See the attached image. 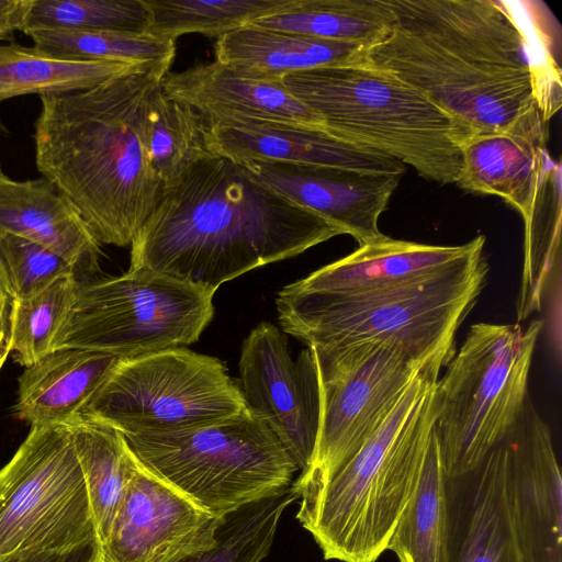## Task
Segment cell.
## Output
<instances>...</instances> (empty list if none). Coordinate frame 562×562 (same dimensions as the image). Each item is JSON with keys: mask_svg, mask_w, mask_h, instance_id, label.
Segmentation results:
<instances>
[{"mask_svg": "<svg viewBox=\"0 0 562 562\" xmlns=\"http://www.w3.org/2000/svg\"><path fill=\"white\" fill-rule=\"evenodd\" d=\"M340 231L209 153L164 187L131 244L146 268L215 292L247 271L295 257Z\"/></svg>", "mask_w": 562, "mask_h": 562, "instance_id": "1", "label": "cell"}, {"mask_svg": "<svg viewBox=\"0 0 562 562\" xmlns=\"http://www.w3.org/2000/svg\"><path fill=\"white\" fill-rule=\"evenodd\" d=\"M385 3L391 27L362 64L415 89L472 135L504 130L536 104L529 42L506 0Z\"/></svg>", "mask_w": 562, "mask_h": 562, "instance_id": "2", "label": "cell"}, {"mask_svg": "<svg viewBox=\"0 0 562 562\" xmlns=\"http://www.w3.org/2000/svg\"><path fill=\"white\" fill-rule=\"evenodd\" d=\"M167 72L149 66L90 89L40 95L37 170L100 244L131 245L162 194L146 148L143 110Z\"/></svg>", "mask_w": 562, "mask_h": 562, "instance_id": "3", "label": "cell"}, {"mask_svg": "<svg viewBox=\"0 0 562 562\" xmlns=\"http://www.w3.org/2000/svg\"><path fill=\"white\" fill-rule=\"evenodd\" d=\"M442 368L423 370L356 454L325 482L300 491L296 518L326 560L376 562L389 549L423 470Z\"/></svg>", "mask_w": 562, "mask_h": 562, "instance_id": "4", "label": "cell"}, {"mask_svg": "<svg viewBox=\"0 0 562 562\" xmlns=\"http://www.w3.org/2000/svg\"><path fill=\"white\" fill-rule=\"evenodd\" d=\"M284 88L328 133L390 156L419 176L456 183L472 133L423 94L362 63L297 71Z\"/></svg>", "mask_w": 562, "mask_h": 562, "instance_id": "5", "label": "cell"}, {"mask_svg": "<svg viewBox=\"0 0 562 562\" xmlns=\"http://www.w3.org/2000/svg\"><path fill=\"white\" fill-rule=\"evenodd\" d=\"M542 325L474 324L446 364L434 390V430L448 480L472 473L520 417Z\"/></svg>", "mask_w": 562, "mask_h": 562, "instance_id": "6", "label": "cell"}, {"mask_svg": "<svg viewBox=\"0 0 562 562\" xmlns=\"http://www.w3.org/2000/svg\"><path fill=\"white\" fill-rule=\"evenodd\" d=\"M487 272L483 256L420 286L345 303L277 305L278 319L284 334L308 347L393 344L418 362L446 367Z\"/></svg>", "mask_w": 562, "mask_h": 562, "instance_id": "7", "label": "cell"}, {"mask_svg": "<svg viewBox=\"0 0 562 562\" xmlns=\"http://www.w3.org/2000/svg\"><path fill=\"white\" fill-rule=\"evenodd\" d=\"M124 437L149 472L216 517L290 485L299 471L269 426L247 409L194 429Z\"/></svg>", "mask_w": 562, "mask_h": 562, "instance_id": "8", "label": "cell"}, {"mask_svg": "<svg viewBox=\"0 0 562 562\" xmlns=\"http://www.w3.org/2000/svg\"><path fill=\"white\" fill-rule=\"evenodd\" d=\"M213 291L146 268L80 282L53 350L136 358L195 342L214 315Z\"/></svg>", "mask_w": 562, "mask_h": 562, "instance_id": "9", "label": "cell"}, {"mask_svg": "<svg viewBox=\"0 0 562 562\" xmlns=\"http://www.w3.org/2000/svg\"><path fill=\"white\" fill-rule=\"evenodd\" d=\"M246 412L220 359L184 347L122 359L79 419L123 435L165 434L216 424Z\"/></svg>", "mask_w": 562, "mask_h": 562, "instance_id": "10", "label": "cell"}, {"mask_svg": "<svg viewBox=\"0 0 562 562\" xmlns=\"http://www.w3.org/2000/svg\"><path fill=\"white\" fill-rule=\"evenodd\" d=\"M98 539L68 426H31L0 470V558Z\"/></svg>", "mask_w": 562, "mask_h": 562, "instance_id": "11", "label": "cell"}, {"mask_svg": "<svg viewBox=\"0 0 562 562\" xmlns=\"http://www.w3.org/2000/svg\"><path fill=\"white\" fill-rule=\"evenodd\" d=\"M311 348L319 420L311 465L293 481L299 491L325 482L356 454L423 370L445 367L418 362L393 344Z\"/></svg>", "mask_w": 562, "mask_h": 562, "instance_id": "12", "label": "cell"}, {"mask_svg": "<svg viewBox=\"0 0 562 562\" xmlns=\"http://www.w3.org/2000/svg\"><path fill=\"white\" fill-rule=\"evenodd\" d=\"M485 237L456 245H429L384 236L285 285L276 305H324L420 286L485 256Z\"/></svg>", "mask_w": 562, "mask_h": 562, "instance_id": "13", "label": "cell"}, {"mask_svg": "<svg viewBox=\"0 0 562 562\" xmlns=\"http://www.w3.org/2000/svg\"><path fill=\"white\" fill-rule=\"evenodd\" d=\"M238 387L246 409L269 426L304 473L314 456L319 420L313 349L306 346L294 361L285 335L271 323H260L243 341Z\"/></svg>", "mask_w": 562, "mask_h": 562, "instance_id": "14", "label": "cell"}, {"mask_svg": "<svg viewBox=\"0 0 562 562\" xmlns=\"http://www.w3.org/2000/svg\"><path fill=\"white\" fill-rule=\"evenodd\" d=\"M216 517L139 461L102 544L106 562H176L211 548Z\"/></svg>", "mask_w": 562, "mask_h": 562, "instance_id": "15", "label": "cell"}, {"mask_svg": "<svg viewBox=\"0 0 562 562\" xmlns=\"http://www.w3.org/2000/svg\"><path fill=\"white\" fill-rule=\"evenodd\" d=\"M513 521L524 562H562V481L551 430L530 398L503 438Z\"/></svg>", "mask_w": 562, "mask_h": 562, "instance_id": "16", "label": "cell"}, {"mask_svg": "<svg viewBox=\"0 0 562 562\" xmlns=\"http://www.w3.org/2000/svg\"><path fill=\"white\" fill-rule=\"evenodd\" d=\"M250 175L336 226L359 246L382 239L379 218L402 177L353 169L278 162L243 164Z\"/></svg>", "mask_w": 562, "mask_h": 562, "instance_id": "17", "label": "cell"}, {"mask_svg": "<svg viewBox=\"0 0 562 562\" xmlns=\"http://www.w3.org/2000/svg\"><path fill=\"white\" fill-rule=\"evenodd\" d=\"M206 146L236 164L278 161L340 167L402 177L406 166L323 127L271 120H226L206 124Z\"/></svg>", "mask_w": 562, "mask_h": 562, "instance_id": "18", "label": "cell"}, {"mask_svg": "<svg viewBox=\"0 0 562 562\" xmlns=\"http://www.w3.org/2000/svg\"><path fill=\"white\" fill-rule=\"evenodd\" d=\"M549 121L535 104L506 128L471 135L461 145L460 188L496 195L524 222L532 214L546 160Z\"/></svg>", "mask_w": 562, "mask_h": 562, "instance_id": "19", "label": "cell"}, {"mask_svg": "<svg viewBox=\"0 0 562 562\" xmlns=\"http://www.w3.org/2000/svg\"><path fill=\"white\" fill-rule=\"evenodd\" d=\"M161 88L170 98L196 111L206 124L250 119L323 127L282 81L246 77L217 60L181 72L169 71Z\"/></svg>", "mask_w": 562, "mask_h": 562, "instance_id": "20", "label": "cell"}, {"mask_svg": "<svg viewBox=\"0 0 562 562\" xmlns=\"http://www.w3.org/2000/svg\"><path fill=\"white\" fill-rule=\"evenodd\" d=\"M41 244L69 261L80 282L100 272V243L69 200L47 179L15 181L0 165V235Z\"/></svg>", "mask_w": 562, "mask_h": 562, "instance_id": "21", "label": "cell"}, {"mask_svg": "<svg viewBox=\"0 0 562 562\" xmlns=\"http://www.w3.org/2000/svg\"><path fill=\"white\" fill-rule=\"evenodd\" d=\"M122 359L81 348L52 350L19 376L15 416L31 426L72 425Z\"/></svg>", "mask_w": 562, "mask_h": 562, "instance_id": "22", "label": "cell"}, {"mask_svg": "<svg viewBox=\"0 0 562 562\" xmlns=\"http://www.w3.org/2000/svg\"><path fill=\"white\" fill-rule=\"evenodd\" d=\"M366 47L297 33L244 25L217 37L216 60L246 77L282 81L308 69L363 61Z\"/></svg>", "mask_w": 562, "mask_h": 562, "instance_id": "23", "label": "cell"}, {"mask_svg": "<svg viewBox=\"0 0 562 562\" xmlns=\"http://www.w3.org/2000/svg\"><path fill=\"white\" fill-rule=\"evenodd\" d=\"M473 474L468 519L450 562H524L510 510L503 439Z\"/></svg>", "mask_w": 562, "mask_h": 562, "instance_id": "24", "label": "cell"}, {"mask_svg": "<svg viewBox=\"0 0 562 562\" xmlns=\"http://www.w3.org/2000/svg\"><path fill=\"white\" fill-rule=\"evenodd\" d=\"M525 224L524 265L517 321L540 312L560 293L561 166L547 158L530 218Z\"/></svg>", "mask_w": 562, "mask_h": 562, "instance_id": "25", "label": "cell"}, {"mask_svg": "<svg viewBox=\"0 0 562 562\" xmlns=\"http://www.w3.org/2000/svg\"><path fill=\"white\" fill-rule=\"evenodd\" d=\"M145 67L149 66L64 58L35 46L0 44V103L25 94L86 90Z\"/></svg>", "mask_w": 562, "mask_h": 562, "instance_id": "26", "label": "cell"}, {"mask_svg": "<svg viewBox=\"0 0 562 562\" xmlns=\"http://www.w3.org/2000/svg\"><path fill=\"white\" fill-rule=\"evenodd\" d=\"M447 480L432 429L416 491L389 544L398 562H450Z\"/></svg>", "mask_w": 562, "mask_h": 562, "instance_id": "27", "label": "cell"}, {"mask_svg": "<svg viewBox=\"0 0 562 562\" xmlns=\"http://www.w3.org/2000/svg\"><path fill=\"white\" fill-rule=\"evenodd\" d=\"M68 427L102 547L138 460L124 435L108 425L81 418Z\"/></svg>", "mask_w": 562, "mask_h": 562, "instance_id": "28", "label": "cell"}, {"mask_svg": "<svg viewBox=\"0 0 562 562\" xmlns=\"http://www.w3.org/2000/svg\"><path fill=\"white\" fill-rule=\"evenodd\" d=\"M392 21L385 0H295L290 9L248 24L368 48L386 35Z\"/></svg>", "mask_w": 562, "mask_h": 562, "instance_id": "29", "label": "cell"}, {"mask_svg": "<svg viewBox=\"0 0 562 562\" xmlns=\"http://www.w3.org/2000/svg\"><path fill=\"white\" fill-rule=\"evenodd\" d=\"M143 120L149 160L164 186L211 153L206 146L207 125L204 119L190 106L167 95L161 81L145 100Z\"/></svg>", "mask_w": 562, "mask_h": 562, "instance_id": "30", "label": "cell"}, {"mask_svg": "<svg viewBox=\"0 0 562 562\" xmlns=\"http://www.w3.org/2000/svg\"><path fill=\"white\" fill-rule=\"evenodd\" d=\"M34 46L55 56L170 69L176 41L149 32L34 30L25 33Z\"/></svg>", "mask_w": 562, "mask_h": 562, "instance_id": "31", "label": "cell"}, {"mask_svg": "<svg viewBox=\"0 0 562 562\" xmlns=\"http://www.w3.org/2000/svg\"><path fill=\"white\" fill-rule=\"evenodd\" d=\"M147 32L166 38L188 33L216 36L290 9L295 0H144Z\"/></svg>", "mask_w": 562, "mask_h": 562, "instance_id": "32", "label": "cell"}, {"mask_svg": "<svg viewBox=\"0 0 562 562\" xmlns=\"http://www.w3.org/2000/svg\"><path fill=\"white\" fill-rule=\"evenodd\" d=\"M299 498L300 491L292 482L222 516L215 543L176 562H260L270 551L282 513Z\"/></svg>", "mask_w": 562, "mask_h": 562, "instance_id": "33", "label": "cell"}, {"mask_svg": "<svg viewBox=\"0 0 562 562\" xmlns=\"http://www.w3.org/2000/svg\"><path fill=\"white\" fill-rule=\"evenodd\" d=\"M80 281L64 277L26 299H12L8 315V349L29 367L53 350L54 340L74 306Z\"/></svg>", "mask_w": 562, "mask_h": 562, "instance_id": "34", "label": "cell"}, {"mask_svg": "<svg viewBox=\"0 0 562 562\" xmlns=\"http://www.w3.org/2000/svg\"><path fill=\"white\" fill-rule=\"evenodd\" d=\"M144 0H31L22 32L34 30L147 32Z\"/></svg>", "mask_w": 562, "mask_h": 562, "instance_id": "35", "label": "cell"}, {"mask_svg": "<svg viewBox=\"0 0 562 562\" xmlns=\"http://www.w3.org/2000/svg\"><path fill=\"white\" fill-rule=\"evenodd\" d=\"M530 47L535 101L549 121L561 106L560 27L541 1H507Z\"/></svg>", "mask_w": 562, "mask_h": 562, "instance_id": "36", "label": "cell"}, {"mask_svg": "<svg viewBox=\"0 0 562 562\" xmlns=\"http://www.w3.org/2000/svg\"><path fill=\"white\" fill-rule=\"evenodd\" d=\"M0 256L11 285L12 299L35 295L64 277L74 276L78 279L74 266L60 255L20 236L0 235Z\"/></svg>", "mask_w": 562, "mask_h": 562, "instance_id": "37", "label": "cell"}, {"mask_svg": "<svg viewBox=\"0 0 562 562\" xmlns=\"http://www.w3.org/2000/svg\"><path fill=\"white\" fill-rule=\"evenodd\" d=\"M103 559L99 539L52 550L25 551L0 558V562H99Z\"/></svg>", "mask_w": 562, "mask_h": 562, "instance_id": "38", "label": "cell"}, {"mask_svg": "<svg viewBox=\"0 0 562 562\" xmlns=\"http://www.w3.org/2000/svg\"><path fill=\"white\" fill-rule=\"evenodd\" d=\"M31 0H0V42L22 31Z\"/></svg>", "mask_w": 562, "mask_h": 562, "instance_id": "39", "label": "cell"}, {"mask_svg": "<svg viewBox=\"0 0 562 562\" xmlns=\"http://www.w3.org/2000/svg\"><path fill=\"white\" fill-rule=\"evenodd\" d=\"M8 305L0 306V369L9 356L8 340Z\"/></svg>", "mask_w": 562, "mask_h": 562, "instance_id": "40", "label": "cell"}, {"mask_svg": "<svg viewBox=\"0 0 562 562\" xmlns=\"http://www.w3.org/2000/svg\"><path fill=\"white\" fill-rule=\"evenodd\" d=\"M12 300V290L3 260L0 256V306L8 305Z\"/></svg>", "mask_w": 562, "mask_h": 562, "instance_id": "41", "label": "cell"}, {"mask_svg": "<svg viewBox=\"0 0 562 562\" xmlns=\"http://www.w3.org/2000/svg\"><path fill=\"white\" fill-rule=\"evenodd\" d=\"M8 134H9V131L4 126V124L2 123V120L0 117V138L8 136Z\"/></svg>", "mask_w": 562, "mask_h": 562, "instance_id": "42", "label": "cell"}, {"mask_svg": "<svg viewBox=\"0 0 562 562\" xmlns=\"http://www.w3.org/2000/svg\"><path fill=\"white\" fill-rule=\"evenodd\" d=\"M99 562H106V561H105V559L103 558V559H101Z\"/></svg>", "mask_w": 562, "mask_h": 562, "instance_id": "43", "label": "cell"}]
</instances>
